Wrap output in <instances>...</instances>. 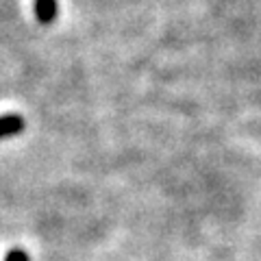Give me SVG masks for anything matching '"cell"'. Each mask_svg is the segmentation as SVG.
I'll list each match as a JSON object with an SVG mask.
<instances>
[{
  "mask_svg": "<svg viewBox=\"0 0 261 261\" xmlns=\"http://www.w3.org/2000/svg\"><path fill=\"white\" fill-rule=\"evenodd\" d=\"M22 126L24 120L20 116H0V137L18 133V130H22Z\"/></svg>",
  "mask_w": 261,
  "mask_h": 261,
  "instance_id": "2",
  "label": "cell"
},
{
  "mask_svg": "<svg viewBox=\"0 0 261 261\" xmlns=\"http://www.w3.org/2000/svg\"><path fill=\"white\" fill-rule=\"evenodd\" d=\"M35 13L42 24H48L57 15V0H35Z\"/></svg>",
  "mask_w": 261,
  "mask_h": 261,
  "instance_id": "1",
  "label": "cell"
},
{
  "mask_svg": "<svg viewBox=\"0 0 261 261\" xmlns=\"http://www.w3.org/2000/svg\"><path fill=\"white\" fill-rule=\"evenodd\" d=\"M7 261H29V257L24 255L22 250H13V252H9V257H7Z\"/></svg>",
  "mask_w": 261,
  "mask_h": 261,
  "instance_id": "3",
  "label": "cell"
}]
</instances>
